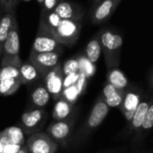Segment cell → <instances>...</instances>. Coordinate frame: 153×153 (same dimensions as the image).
Wrapping results in <instances>:
<instances>
[{"label":"cell","mask_w":153,"mask_h":153,"mask_svg":"<svg viewBox=\"0 0 153 153\" xmlns=\"http://www.w3.org/2000/svg\"><path fill=\"white\" fill-rule=\"evenodd\" d=\"M123 105V109L126 113H132L138 106V97L134 94H128L122 103Z\"/></svg>","instance_id":"obj_28"},{"label":"cell","mask_w":153,"mask_h":153,"mask_svg":"<svg viewBox=\"0 0 153 153\" xmlns=\"http://www.w3.org/2000/svg\"><path fill=\"white\" fill-rule=\"evenodd\" d=\"M109 107H116L122 105L123 96L121 91L117 90L111 84L106 83L103 89V95L101 97Z\"/></svg>","instance_id":"obj_15"},{"label":"cell","mask_w":153,"mask_h":153,"mask_svg":"<svg viewBox=\"0 0 153 153\" xmlns=\"http://www.w3.org/2000/svg\"><path fill=\"white\" fill-rule=\"evenodd\" d=\"M152 126H153V105L149 107L141 124V127L143 129H150Z\"/></svg>","instance_id":"obj_30"},{"label":"cell","mask_w":153,"mask_h":153,"mask_svg":"<svg viewBox=\"0 0 153 153\" xmlns=\"http://www.w3.org/2000/svg\"><path fill=\"white\" fill-rule=\"evenodd\" d=\"M3 150H4V145L0 141V153H3Z\"/></svg>","instance_id":"obj_35"},{"label":"cell","mask_w":153,"mask_h":153,"mask_svg":"<svg viewBox=\"0 0 153 153\" xmlns=\"http://www.w3.org/2000/svg\"><path fill=\"white\" fill-rule=\"evenodd\" d=\"M99 1H100V0H99Z\"/></svg>","instance_id":"obj_41"},{"label":"cell","mask_w":153,"mask_h":153,"mask_svg":"<svg viewBox=\"0 0 153 153\" xmlns=\"http://www.w3.org/2000/svg\"><path fill=\"white\" fill-rule=\"evenodd\" d=\"M59 58L60 53L58 52L36 53L31 51L29 60L40 71L42 76H44L49 71H51L59 64Z\"/></svg>","instance_id":"obj_9"},{"label":"cell","mask_w":153,"mask_h":153,"mask_svg":"<svg viewBox=\"0 0 153 153\" xmlns=\"http://www.w3.org/2000/svg\"><path fill=\"white\" fill-rule=\"evenodd\" d=\"M62 46L57 39L48 31L40 28L33 44L32 51L36 53L43 52H58L62 51Z\"/></svg>","instance_id":"obj_5"},{"label":"cell","mask_w":153,"mask_h":153,"mask_svg":"<svg viewBox=\"0 0 153 153\" xmlns=\"http://www.w3.org/2000/svg\"><path fill=\"white\" fill-rule=\"evenodd\" d=\"M74 110H75V106L73 105L68 103L62 97H59L58 100H56V103L54 105V108L52 112L53 119L55 121L68 119L73 116Z\"/></svg>","instance_id":"obj_14"},{"label":"cell","mask_w":153,"mask_h":153,"mask_svg":"<svg viewBox=\"0 0 153 153\" xmlns=\"http://www.w3.org/2000/svg\"><path fill=\"white\" fill-rule=\"evenodd\" d=\"M99 2V0H93V6H95L96 4H97Z\"/></svg>","instance_id":"obj_37"},{"label":"cell","mask_w":153,"mask_h":153,"mask_svg":"<svg viewBox=\"0 0 153 153\" xmlns=\"http://www.w3.org/2000/svg\"><path fill=\"white\" fill-rule=\"evenodd\" d=\"M51 97V95L43 85L37 86L31 94V99L33 104L36 106V108L40 109H42L49 104Z\"/></svg>","instance_id":"obj_17"},{"label":"cell","mask_w":153,"mask_h":153,"mask_svg":"<svg viewBox=\"0 0 153 153\" xmlns=\"http://www.w3.org/2000/svg\"><path fill=\"white\" fill-rule=\"evenodd\" d=\"M23 146L16 145L13 143H7L4 146L3 153H17Z\"/></svg>","instance_id":"obj_33"},{"label":"cell","mask_w":153,"mask_h":153,"mask_svg":"<svg viewBox=\"0 0 153 153\" xmlns=\"http://www.w3.org/2000/svg\"><path fill=\"white\" fill-rule=\"evenodd\" d=\"M15 19H16V16L12 13L5 12L2 16L1 23H0V56L2 54L4 43L7 38V35L10 32V29L12 27V25Z\"/></svg>","instance_id":"obj_18"},{"label":"cell","mask_w":153,"mask_h":153,"mask_svg":"<svg viewBox=\"0 0 153 153\" xmlns=\"http://www.w3.org/2000/svg\"><path fill=\"white\" fill-rule=\"evenodd\" d=\"M17 153H29V151H28V149H27V147H26V145L25 144L22 148H21V149L17 152Z\"/></svg>","instance_id":"obj_34"},{"label":"cell","mask_w":153,"mask_h":153,"mask_svg":"<svg viewBox=\"0 0 153 153\" xmlns=\"http://www.w3.org/2000/svg\"><path fill=\"white\" fill-rule=\"evenodd\" d=\"M47 113L43 109L34 108L24 113L21 116V129L26 134H33L43 126Z\"/></svg>","instance_id":"obj_7"},{"label":"cell","mask_w":153,"mask_h":153,"mask_svg":"<svg viewBox=\"0 0 153 153\" xmlns=\"http://www.w3.org/2000/svg\"><path fill=\"white\" fill-rule=\"evenodd\" d=\"M82 26V21L61 20L52 35L63 46L72 47L78 42Z\"/></svg>","instance_id":"obj_3"},{"label":"cell","mask_w":153,"mask_h":153,"mask_svg":"<svg viewBox=\"0 0 153 153\" xmlns=\"http://www.w3.org/2000/svg\"><path fill=\"white\" fill-rule=\"evenodd\" d=\"M59 0H43L42 5V11L43 12H51L54 11Z\"/></svg>","instance_id":"obj_32"},{"label":"cell","mask_w":153,"mask_h":153,"mask_svg":"<svg viewBox=\"0 0 153 153\" xmlns=\"http://www.w3.org/2000/svg\"><path fill=\"white\" fill-rule=\"evenodd\" d=\"M108 112H109V106L105 104V102L101 97L98 98L90 112L88 119L87 120L85 125L83 126L80 137L82 136L84 137V135L86 136L87 134H88L89 131L98 127L106 117ZM80 137H79L78 139L79 140Z\"/></svg>","instance_id":"obj_8"},{"label":"cell","mask_w":153,"mask_h":153,"mask_svg":"<svg viewBox=\"0 0 153 153\" xmlns=\"http://www.w3.org/2000/svg\"><path fill=\"white\" fill-rule=\"evenodd\" d=\"M19 73L21 85L33 83L38 79L43 78L40 71L33 65V63L29 59L22 63V65L19 67Z\"/></svg>","instance_id":"obj_13"},{"label":"cell","mask_w":153,"mask_h":153,"mask_svg":"<svg viewBox=\"0 0 153 153\" xmlns=\"http://www.w3.org/2000/svg\"><path fill=\"white\" fill-rule=\"evenodd\" d=\"M24 1H29V0H24Z\"/></svg>","instance_id":"obj_39"},{"label":"cell","mask_w":153,"mask_h":153,"mask_svg":"<svg viewBox=\"0 0 153 153\" xmlns=\"http://www.w3.org/2000/svg\"><path fill=\"white\" fill-rule=\"evenodd\" d=\"M0 3H1V0H0Z\"/></svg>","instance_id":"obj_40"},{"label":"cell","mask_w":153,"mask_h":153,"mask_svg":"<svg viewBox=\"0 0 153 153\" xmlns=\"http://www.w3.org/2000/svg\"><path fill=\"white\" fill-rule=\"evenodd\" d=\"M63 79L64 75L62 73L60 63L43 76V86L46 88L49 94L55 101L61 97L63 91Z\"/></svg>","instance_id":"obj_10"},{"label":"cell","mask_w":153,"mask_h":153,"mask_svg":"<svg viewBox=\"0 0 153 153\" xmlns=\"http://www.w3.org/2000/svg\"><path fill=\"white\" fill-rule=\"evenodd\" d=\"M75 87L79 94V97L84 95V93L86 92L87 87H88V78L83 73H81V72L79 73V79L75 84Z\"/></svg>","instance_id":"obj_29"},{"label":"cell","mask_w":153,"mask_h":153,"mask_svg":"<svg viewBox=\"0 0 153 153\" xmlns=\"http://www.w3.org/2000/svg\"><path fill=\"white\" fill-rule=\"evenodd\" d=\"M61 69L64 76L69 74H75L80 72L79 61L76 59V58H70L68 60H66L63 63V65H61Z\"/></svg>","instance_id":"obj_26"},{"label":"cell","mask_w":153,"mask_h":153,"mask_svg":"<svg viewBox=\"0 0 153 153\" xmlns=\"http://www.w3.org/2000/svg\"><path fill=\"white\" fill-rule=\"evenodd\" d=\"M101 51H102V48H101V43L99 40V35L97 33L88 43L86 50H85V56L88 58V60L96 64V62L100 58Z\"/></svg>","instance_id":"obj_19"},{"label":"cell","mask_w":153,"mask_h":153,"mask_svg":"<svg viewBox=\"0 0 153 153\" xmlns=\"http://www.w3.org/2000/svg\"><path fill=\"white\" fill-rule=\"evenodd\" d=\"M20 51V40H19V31L16 19L13 22L10 32L7 38L4 43L2 54H1V66L12 65L16 67H20L23 63L19 56Z\"/></svg>","instance_id":"obj_2"},{"label":"cell","mask_w":153,"mask_h":153,"mask_svg":"<svg viewBox=\"0 0 153 153\" xmlns=\"http://www.w3.org/2000/svg\"><path fill=\"white\" fill-rule=\"evenodd\" d=\"M54 12L61 20H79L82 21L85 12L83 8L76 3L59 0Z\"/></svg>","instance_id":"obj_12"},{"label":"cell","mask_w":153,"mask_h":153,"mask_svg":"<svg viewBox=\"0 0 153 153\" xmlns=\"http://www.w3.org/2000/svg\"><path fill=\"white\" fill-rule=\"evenodd\" d=\"M75 123V118L55 121L47 127V134L59 145L64 146L71 135Z\"/></svg>","instance_id":"obj_6"},{"label":"cell","mask_w":153,"mask_h":153,"mask_svg":"<svg viewBox=\"0 0 153 153\" xmlns=\"http://www.w3.org/2000/svg\"><path fill=\"white\" fill-rule=\"evenodd\" d=\"M60 21H61V19L59 17V16L54 11H51V12L42 11L39 27L50 32L52 34V33L55 31V29L59 26Z\"/></svg>","instance_id":"obj_16"},{"label":"cell","mask_w":153,"mask_h":153,"mask_svg":"<svg viewBox=\"0 0 153 153\" xmlns=\"http://www.w3.org/2000/svg\"><path fill=\"white\" fill-rule=\"evenodd\" d=\"M2 132L7 136V138L11 143L19 145V146L25 145V132L20 127H16V126L8 127L5 129Z\"/></svg>","instance_id":"obj_21"},{"label":"cell","mask_w":153,"mask_h":153,"mask_svg":"<svg viewBox=\"0 0 153 153\" xmlns=\"http://www.w3.org/2000/svg\"><path fill=\"white\" fill-rule=\"evenodd\" d=\"M60 97H62L68 103L74 105L76 104V102H78V100L80 97H79V94L78 90H76L75 85H74V86H70L68 88H63V91H62Z\"/></svg>","instance_id":"obj_27"},{"label":"cell","mask_w":153,"mask_h":153,"mask_svg":"<svg viewBox=\"0 0 153 153\" xmlns=\"http://www.w3.org/2000/svg\"><path fill=\"white\" fill-rule=\"evenodd\" d=\"M21 82L16 79H7L0 80V96H10L13 95L19 87Z\"/></svg>","instance_id":"obj_22"},{"label":"cell","mask_w":153,"mask_h":153,"mask_svg":"<svg viewBox=\"0 0 153 153\" xmlns=\"http://www.w3.org/2000/svg\"><path fill=\"white\" fill-rule=\"evenodd\" d=\"M148 109H149V104L147 102H141L140 104L138 105L132 116V125L135 128H139L141 126Z\"/></svg>","instance_id":"obj_24"},{"label":"cell","mask_w":153,"mask_h":153,"mask_svg":"<svg viewBox=\"0 0 153 153\" xmlns=\"http://www.w3.org/2000/svg\"><path fill=\"white\" fill-rule=\"evenodd\" d=\"M122 0H100L93 6L91 10V21L97 25L107 20L115 11Z\"/></svg>","instance_id":"obj_11"},{"label":"cell","mask_w":153,"mask_h":153,"mask_svg":"<svg viewBox=\"0 0 153 153\" xmlns=\"http://www.w3.org/2000/svg\"><path fill=\"white\" fill-rule=\"evenodd\" d=\"M76 59L79 61V71L83 73L88 79L91 76L96 72V66L94 63H92L90 60L88 59V58L85 56V54H80L76 57Z\"/></svg>","instance_id":"obj_23"},{"label":"cell","mask_w":153,"mask_h":153,"mask_svg":"<svg viewBox=\"0 0 153 153\" xmlns=\"http://www.w3.org/2000/svg\"><path fill=\"white\" fill-rule=\"evenodd\" d=\"M3 9L1 8V9H0V23H1V18H2V16H3Z\"/></svg>","instance_id":"obj_36"},{"label":"cell","mask_w":153,"mask_h":153,"mask_svg":"<svg viewBox=\"0 0 153 153\" xmlns=\"http://www.w3.org/2000/svg\"><path fill=\"white\" fill-rule=\"evenodd\" d=\"M107 83L111 84L117 90H123L128 84L127 79L122 71L117 68H112L107 75Z\"/></svg>","instance_id":"obj_20"},{"label":"cell","mask_w":153,"mask_h":153,"mask_svg":"<svg viewBox=\"0 0 153 153\" xmlns=\"http://www.w3.org/2000/svg\"><path fill=\"white\" fill-rule=\"evenodd\" d=\"M102 51H104L106 65L112 68L118 64L120 51L123 45V38L119 33L105 29L98 33Z\"/></svg>","instance_id":"obj_1"},{"label":"cell","mask_w":153,"mask_h":153,"mask_svg":"<svg viewBox=\"0 0 153 153\" xmlns=\"http://www.w3.org/2000/svg\"><path fill=\"white\" fill-rule=\"evenodd\" d=\"M7 79H16L20 80L19 68L12 65L1 66L0 68V80Z\"/></svg>","instance_id":"obj_25"},{"label":"cell","mask_w":153,"mask_h":153,"mask_svg":"<svg viewBox=\"0 0 153 153\" xmlns=\"http://www.w3.org/2000/svg\"><path fill=\"white\" fill-rule=\"evenodd\" d=\"M26 147L29 153H56L58 144L44 132H35L27 139Z\"/></svg>","instance_id":"obj_4"},{"label":"cell","mask_w":153,"mask_h":153,"mask_svg":"<svg viewBox=\"0 0 153 153\" xmlns=\"http://www.w3.org/2000/svg\"><path fill=\"white\" fill-rule=\"evenodd\" d=\"M37 2L41 5V7H42V3H43V0H37Z\"/></svg>","instance_id":"obj_38"},{"label":"cell","mask_w":153,"mask_h":153,"mask_svg":"<svg viewBox=\"0 0 153 153\" xmlns=\"http://www.w3.org/2000/svg\"><path fill=\"white\" fill-rule=\"evenodd\" d=\"M79 73H75V74H69L68 76H65L63 79V88H68L70 86H74L79 79Z\"/></svg>","instance_id":"obj_31"}]
</instances>
